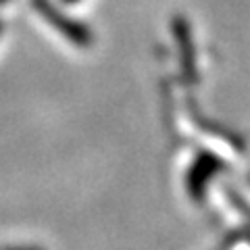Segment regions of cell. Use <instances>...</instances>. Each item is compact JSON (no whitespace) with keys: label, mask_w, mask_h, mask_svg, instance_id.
I'll return each mask as SVG.
<instances>
[{"label":"cell","mask_w":250,"mask_h":250,"mask_svg":"<svg viewBox=\"0 0 250 250\" xmlns=\"http://www.w3.org/2000/svg\"><path fill=\"white\" fill-rule=\"evenodd\" d=\"M69 2H75V0H69Z\"/></svg>","instance_id":"cell-1"}]
</instances>
